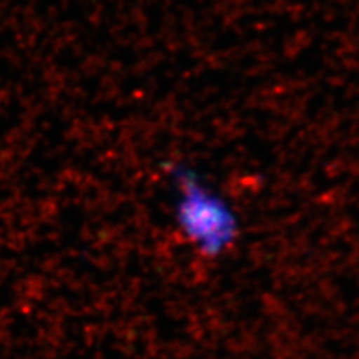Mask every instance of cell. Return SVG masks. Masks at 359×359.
<instances>
[{
    "instance_id": "1",
    "label": "cell",
    "mask_w": 359,
    "mask_h": 359,
    "mask_svg": "<svg viewBox=\"0 0 359 359\" xmlns=\"http://www.w3.org/2000/svg\"><path fill=\"white\" fill-rule=\"evenodd\" d=\"M182 199L178 202V222L202 253L216 256L233 241L237 233L228 205L202 187L192 172L178 171Z\"/></svg>"
}]
</instances>
